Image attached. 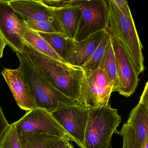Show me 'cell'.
I'll return each instance as SVG.
<instances>
[{"label": "cell", "mask_w": 148, "mask_h": 148, "mask_svg": "<svg viewBox=\"0 0 148 148\" xmlns=\"http://www.w3.org/2000/svg\"><path fill=\"white\" fill-rule=\"evenodd\" d=\"M21 54L56 88L76 103L85 74L82 67L51 58L24 41Z\"/></svg>", "instance_id": "cell-1"}, {"label": "cell", "mask_w": 148, "mask_h": 148, "mask_svg": "<svg viewBox=\"0 0 148 148\" xmlns=\"http://www.w3.org/2000/svg\"><path fill=\"white\" fill-rule=\"evenodd\" d=\"M20 61L19 69L29 86L34 97L36 108L51 113L56 109L76 103L56 88L40 74L21 53H16Z\"/></svg>", "instance_id": "cell-2"}, {"label": "cell", "mask_w": 148, "mask_h": 148, "mask_svg": "<svg viewBox=\"0 0 148 148\" xmlns=\"http://www.w3.org/2000/svg\"><path fill=\"white\" fill-rule=\"evenodd\" d=\"M121 122L117 109L110 104L89 109L84 136V148H107L113 134H119L117 128Z\"/></svg>", "instance_id": "cell-3"}, {"label": "cell", "mask_w": 148, "mask_h": 148, "mask_svg": "<svg viewBox=\"0 0 148 148\" xmlns=\"http://www.w3.org/2000/svg\"><path fill=\"white\" fill-rule=\"evenodd\" d=\"M109 8L108 25L126 47L138 74L144 70L143 46L132 14L124 16L114 0H107Z\"/></svg>", "instance_id": "cell-4"}, {"label": "cell", "mask_w": 148, "mask_h": 148, "mask_svg": "<svg viewBox=\"0 0 148 148\" xmlns=\"http://www.w3.org/2000/svg\"><path fill=\"white\" fill-rule=\"evenodd\" d=\"M114 87V83L100 68L85 73L77 105L88 109L108 106Z\"/></svg>", "instance_id": "cell-5"}, {"label": "cell", "mask_w": 148, "mask_h": 148, "mask_svg": "<svg viewBox=\"0 0 148 148\" xmlns=\"http://www.w3.org/2000/svg\"><path fill=\"white\" fill-rule=\"evenodd\" d=\"M14 123L17 133L30 132L44 134L76 143L75 140L60 125L51 113L43 109L36 108L28 111Z\"/></svg>", "instance_id": "cell-6"}, {"label": "cell", "mask_w": 148, "mask_h": 148, "mask_svg": "<svg viewBox=\"0 0 148 148\" xmlns=\"http://www.w3.org/2000/svg\"><path fill=\"white\" fill-rule=\"evenodd\" d=\"M82 9L79 31L75 40L79 41L108 27L109 8L108 1L77 0Z\"/></svg>", "instance_id": "cell-7"}, {"label": "cell", "mask_w": 148, "mask_h": 148, "mask_svg": "<svg viewBox=\"0 0 148 148\" xmlns=\"http://www.w3.org/2000/svg\"><path fill=\"white\" fill-rule=\"evenodd\" d=\"M106 30L110 34L116 60L119 81L116 92L125 97H130L138 86L139 75L122 41L111 28L108 27Z\"/></svg>", "instance_id": "cell-8"}, {"label": "cell", "mask_w": 148, "mask_h": 148, "mask_svg": "<svg viewBox=\"0 0 148 148\" xmlns=\"http://www.w3.org/2000/svg\"><path fill=\"white\" fill-rule=\"evenodd\" d=\"M89 109L77 105L60 108L51 113L63 128L73 137L80 147L84 148L85 130Z\"/></svg>", "instance_id": "cell-9"}, {"label": "cell", "mask_w": 148, "mask_h": 148, "mask_svg": "<svg viewBox=\"0 0 148 148\" xmlns=\"http://www.w3.org/2000/svg\"><path fill=\"white\" fill-rule=\"evenodd\" d=\"M25 26L8 1L0 0V35L16 53H21L23 49V35Z\"/></svg>", "instance_id": "cell-10"}, {"label": "cell", "mask_w": 148, "mask_h": 148, "mask_svg": "<svg viewBox=\"0 0 148 148\" xmlns=\"http://www.w3.org/2000/svg\"><path fill=\"white\" fill-rule=\"evenodd\" d=\"M53 13L62 33L75 40L79 31L82 19V9L77 0H42Z\"/></svg>", "instance_id": "cell-11"}, {"label": "cell", "mask_w": 148, "mask_h": 148, "mask_svg": "<svg viewBox=\"0 0 148 148\" xmlns=\"http://www.w3.org/2000/svg\"><path fill=\"white\" fill-rule=\"evenodd\" d=\"M8 3L23 21L48 22L63 34L53 11L42 0H11L8 1Z\"/></svg>", "instance_id": "cell-12"}, {"label": "cell", "mask_w": 148, "mask_h": 148, "mask_svg": "<svg viewBox=\"0 0 148 148\" xmlns=\"http://www.w3.org/2000/svg\"><path fill=\"white\" fill-rule=\"evenodd\" d=\"M1 74L20 108L28 112L36 108L31 89L19 67L16 69L4 68Z\"/></svg>", "instance_id": "cell-13"}, {"label": "cell", "mask_w": 148, "mask_h": 148, "mask_svg": "<svg viewBox=\"0 0 148 148\" xmlns=\"http://www.w3.org/2000/svg\"><path fill=\"white\" fill-rule=\"evenodd\" d=\"M102 30L90 35L79 41L68 38L69 63L82 67L92 56L106 34Z\"/></svg>", "instance_id": "cell-14"}, {"label": "cell", "mask_w": 148, "mask_h": 148, "mask_svg": "<svg viewBox=\"0 0 148 148\" xmlns=\"http://www.w3.org/2000/svg\"><path fill=\"white\" fill-rule=\"evenodd\" d=\"M127 123L132 126L141 148H144L148 139V110L139 103L130 112Z\"/></svg>", "instance_id": "cell-15"}, {"label": "cell", "mask_w": 148, "mask_h": 148, "mask_svg": "<svg viewBox=\"0 0 148 148\" xmlns=\"http://www.w3.org/2000/svg\"><path fill=\"white\" fill-rule=\"evenodd\" d=\"M99 68L104 70L110 79L114 83L113 92L116 91L119 87V81L116 60L110 35L106 45Z\"/></svg>", "instance_id": "cell-16"}, {"label": "cell", "mask_w": 148, "mask_h": 148, "mask_svg": "<svg viewBox=\"0 0 148 148\" xmlns=\"http://www.w3.org/2000/svg\"><path fill=\"white\" fill-rule=\"evenodd\" d=\"M23 38L24 41L31 45L37 51L51 58L65 62L38 32L30 29L26 25L23 35Z\"/></svg>", "instance_id": "cell-17"}, {"label": "cell", "mask_w": 148, "mask_h": 148, "mask_svg": "<svg viewBox=\"0 0 148 148\" xmlns=\"http://www.w3.org/2000/svg\"><path fill=\"white\" fill-rule=\"evenodd\" d=\"M22 148H49L50 143L59 137L30 132L17 133Z\"/></svg>", "instance_id": "cell-18"}, {"label": "cell", "mask_w": 148, "mask_h": 148, "mask_svg": "<svg viewBox=\"0 0 148 148\" xmlns=\"http://www.w3.org/2000/svg\"><path fill=\"white\" fill-rule=\"evenodd\" d=\"M38 33L65 62L69 63L68 37L61 33Z\"/></svg>", "instance_id": "cell-19"}, {"label": "cell", "mask_w": 148, "mask_h": 148, "mask_svg": "<svg viewBox=\"0 0 148 148\" xmlns=\"http://www.w3.org/2000/svg\"><path fill=\"white\" fill-rule=\"evenodd\" d=\"M110 37V34L107 30L105 35L90 59L82 66V67L85 73H90L99 67L106 45Z\"/></svg>", "instance_id": "cell-20"}, {"label": "cell", "mask_w": 148, "mask_h": 148, "mask_svg": "<svg viewBox=\"0 0 148 148\" xmlns=\"http://www.w3.org/2000/svg\"><path fill=\"white\" fill-rule=\"evenodd\" d=\"M0 148H22L14 123L10 125L1 142Z\"/></svg>", "instance_id": "cell-21"}, {"label": "cell", "mask_w": 148, "mask_h": 148, "mask_svg": "<svg viewBox=\"0 0 148 148\" xmlns=\"http://www.w3.org/2000/svg\"><path fill=\"white\" fill-rule=\"evenodd\" d=\"M123 138V144L125 148H141L137 142L134 129L128 123H124L122 128L119 132Z\"/></svg>", "instance_id": "cell-22"}, {"label": "cell", "mask_w": 148, "mask_h": 148, "mask_svg": "<svg viewBox=\"0 0 148 148\" xmlns=\"http://www.w3.org/2000/svg\"><path fill=\"white\" fill-rule=\"evenodd\" d=\"M23 21L29 28L36 32L46 33H60L53 25L48 22L24 21Z\"/></svg>", "instance_id": "cell-23"}, {"label": "cell", "mask_w": 148, "mask_h": 148, "mask_svg": "<svg viewBox=\"0 0 148 148\" xmlns=\"http://www.w3.org/2000/svg\"><path fill=\"white\" fill-rule=\"evenodd\" d=\"M10 125V124H9L5 119L1 108L0 106V144L3 136L9 127Z\"/></svg>", "instance_id": "cell-24"}, {"label": "cell", "mask_w": 148, "mask_h": 148, "mask_svg": "<svg viewBox=\"0 0 148 148\" xmlns=\"http://www.w3.org/2000/svg\"><path fill=\"white\" fill-rule=\"evenodd\" d=\"M115 4H116L118 8L120 10L121 13L124 16H128L131 14V11L129 7L127 1L126 0H121L117 1L114 0Z\"/></svg>", "instance_id": "cell-25"}, {"label": "cell", "mask_w": 148, "mask_h": 148, "mask_svg": "<svg viewBox=\"0 0 148 148\" xmlns=\"http://www.w3.org/2000/svg\"><path fill=\"white\" fill-rule=\"evenodd\" d=\"M139 103L143 104L148 110V81L144 87Z\"/></svg>", "instance_id": "cell-26"}, {"label": "cell", "mask_w": 148, "mask_h": 148, "mask_svg": "<svg viewBox=\"0 0 148 148\" xmlns=\"http://www.w3.org/2000/svg\"><path fill=\"white\" fill-rule=\"evenodd\" d=\"M66 140L61 138L56 139L51 142L49 148H66Z\"/></svg>", "instance_id": "cell-27"}, {"label": "cell", "mask_w": 148, "mask_h": 148, "mask_svg": "<svg viewBox=\"0 0 148 148\" xmlns=\"http://www.w3.org/2000/svg\"><path fill=\"white\" fill-rule=\"evenodd\" d=\"M6 45H7V43L4 39L0 35V59L2 57L3 50Z\"/></svg>", "instance_id": "cell-28"}, {"label": "cell", "mask_w": 148, "mask_h": 148, "mask_svg": "<svg viewBox=\"0 0 148 148\" xmlns=\"http://www.w3.org/2000/svg\"><path fill=\"white\" fill-rule=\"evenodd\" d=\"M66 148H74L72 143L69 142V141L66 140Z\"/></svg>", "instance_id": "cell-29"}, {"label": "cell", "mask_w": 148, "mask_h": 148, "mask_svg": "<svg viewBox=\"0 0 148 148\" xmlns=\"http://www.w3.org/2000/svg\"><path fill=\"white\" fill-rule=\"evenodd\" d=\"M144 148H148V139L147 140V142H146V144H145Z\"/></svg>", "instance_id": "cell-30"}, {"label": "cell", "mask_w": 148, "mask_h": 148, "mask_svg": "<svg viewBox=\"0 0 148 148\" xmlns=\"http://www.w3.org/2000/svg\"><path fill=\"white\" fill-rule=\"evenodd\" d=\"M107 148H113V147H112V145H111V143L110 144V145H109L108 147Z\"/></svg>", "instance_id": "cell-31"}, {"label": "cell", "mask_w": 148, "mask_h": 148, "mask_svg": "<svg viewBox=\"0 0 148 148\" xmlns=\"http://www.w3.org/2000/svg\"><path fill=\"white\" fill-rule=\"evenodd\" d=\"M122 148H125V146H124V144H123V147Z\"/></svg>", "instance_id": "cell-32"}]
</instances>
